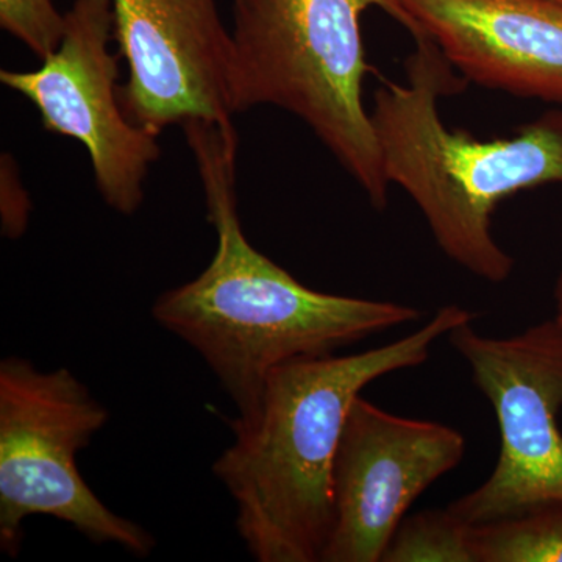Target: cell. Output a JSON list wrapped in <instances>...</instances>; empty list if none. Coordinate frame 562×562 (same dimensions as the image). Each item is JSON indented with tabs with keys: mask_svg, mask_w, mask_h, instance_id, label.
Returning <instances> with one entry per match:
<instances>
[{
	"mask_svg": "<svg viewBox=\"0 0 562 562\" xmlns=\"http://www.w3.org/2000/svg\"><path fill=\"white\" fill-rule=\"evenodd\" d=\"M181 128L217 247L205 271L162 292L151 314L201 355L238 414L257 406L266 380L280 366L336 353L424 317L402 303L312 290L255 249L238 214L235 125L190 121Z\"/></svg>",
	"mask_w": 562,
	"mask_h": 562,
	"instance_id": "cell-1",
	"label": "cell"
},
{
	"mask_svg": "<svg viewBox=\"0 0 562 562\" xmlns=\"http://www.w3.org/2000/svg\"><path fill=\"white\" fill-rule=\"evenodd\" d=\"M475 319L460 305L386 346L280 366L213 473L236 503V530L258 562H321L333 528V464L351 403L387 373L417 368L431 347Z\"/></svg>",
	"mask_w": 562,
	"mask_h": 562,
	"instance_id": "cell-2",
	"label": "cell"
},
{
	"mask_svg": "<svg viewBox=\"0 0 562 562\" xmlns=\"http://www.w3.org/2000/svg\"><path fill=\"white\" fill-rule=\"evenodd\" d=\"M413 38L406 83L386 81L373 95L384 176L419 206L450 260L487 283H503L514 260L492 235V214L517 192L562 184V110L547 111L512 138L450 131L439 99L464 91L468 80L431 40Z\"/></svg>",
	"mask_w": 562,
	"mask_h": 562,
	"instance_id": "cell-3",
	"label": "cell"
},
{
	"mask_svg": "<svg viewBox=\"0 0 562 562\" xmlns=\"http://www.w3.org/2000/svg\"><path fill=\"white\" fill-rule=\"evenodd\" d=\"M369 7L395 13L392 0H233L232 102L290 111L384 210L390 181L362 101Z\"/></svg>",
	"mask_w": 562,
	"mask_h": 562,
	"instance_id": "cell-4",
	"label": "cell"
},
{
	"mask_svg": "<svg viewBox=\"0 0 562 562\" xmlns=\"http://www.w3.org/2000/svg\"><path fill=\"white\" fill-rule=\"evenodd\" d=\"M110 413L69 369L40 371L21 357L0 362V549L21 553L24 522L49 516L91 542L149 557L146 528L111 512L88 486L76 457Z\"/></svg>",
	"mask_w": 562,
	"mask_h": 562,
	"instance_id": "cell-5",
	"label": "cell"
},
{
	"mask_svg": "<svg viewBox=\"0 0 562 562\" xmlns=\"http://www.w3.org/2000/svg\"><path fill=\"white\" fill-rule=\"evenodd\" d=\"M472 322L447 338L494 409L501 453L486 482L447 508L480 525L562 505V324L553 317L491 338Z\"/></svg>",
	"mask_w": 562,
	"mask_h": 562,
	"instance_id": "cell-6",
	"label": "cell"
},
{
	"mask_svg": "<svg viewBox=\"0 0 562 562\" xmlns=\"http://www.w3.org/2000/svg\"><path fill=\"white\" fill-rule=\"evenodd\" d=\"M58 49L38 69L0 70V81L40 111L47 132L83 144L95 187L106 205L132 216L144 201V181L160 158L155 133L128 120L122 109L121 55L114 40L113 0H76Z\"/></svg>",
	"mask_w": 562,
	"mask_h": 562,
	"instance_id": "cell-7",
	"label": "cell"
},
{
	"mask_svg": "<svg viewBox=\"0 0 562 562\" xmlns=\"http://www.w3.org/2000/svg\"><path fill=\"white\" fill-rule=\"evenodd\" d=\"M452 427L409 419L358 395L333 464V528L321 562H380L409 506L460 465Z\"/></svg>",
	"mask_w": 562,
	"mask_h": 562,
	"instance_id": "cell-8",
	"label": "cell"
},
{
	"mask_svg": "<svg viewBox=\"0 0 562 562\" xmlns=\"http://www.w3.org/2000/svg\"><path fill=\"white\" fill-rule=\"evenodd\" d=\"M113 11L128 120L155 135L190 121L233 124V40L214 0H113Z\"/></svg>",
	"mask_w": 562,
	"mask_h": 562,
	"instance_id": "cell-9",
	"label": "cell"
},
{
	"mask_svg": "<svg viewBox=\"0 0 562 562\" xmlns=\"http://www.w3.org/2000/svg\"><path fill=\"white\" fill-rule=\"evenodd\" d=\"M394 20L424 35L468 81L562 105V3L392 0Z\"/></svg>",
	"mask_w": 562,
	"mask_h": 562,
	"instance_id": "cell-10",
	"label": "cell"
},
{
	"mask_svg": "<svg viewBox=\"0 0 562 562\" xmlns=\"http://www.w3.org/2000/svg\"><path fill=\"white\" fill-rule=\"evenodd\" d=\"M475 562H562V505L472 525Z\"/></svg>",
	"mask_w": 562,
	"mask_h": 562,
	"instance_id": "cell-11",
	"label": "cell"
},
{
	"mask_svg": "<svg viewBox=\"0 0 562 562\" xmlns=\"http://www.w3.org/2000/svg\"><path fill=\"white\" fill-rule=\"evenodd\" d=\"M382 562H475L472 525L449 508L405 516L392 535Z\"/></svg>",
	"mask_w": 562,
	"mask_h": 562,
	"instance_id": "cell-12",
	"label": "cell"
},
{
	"mask_svg": "<svg viewBox=\"0 0 562 562\" xmlns=\"http://www.w3.org/2000/svg\"><path fill=\"white\" fill-rule=\"evenodd\" d=\"M0 27L44 60L61 44L66 16L52 0H0Z\"/></svg>",
	"mask_w": 562,
	"mask_h": 562,
	"instance_id": "cell-13",
	"label": "cell"
},
{
	"mask_svg": "<svg viewBox=\"0 0 562 562\" xmlns=\"http://www.w3.org/2000/svg\"><path fill=\"white\" fill-rule=\"evenodd\" d=\"M554 305H557V319L562 324V271L554 284Z\"/></svg>",
	"mask_w": 562,
	"mask_h": 562,
	"instance_id": "cell-14",
	"label": "cell"
},
{
	"mask_svg": "<svg viewBox=\"0 0 562 562\" xmlns=\"http://www.w3.org/2000/svg\"><path fill=\"white\" fill-rule=\"evenodd\" d=\"M557 2H561L562 3V0H557Z\"/></svg>",
	"mask_w": 562,
	"mask_h": 562,
	"instance_id": "cell-15",
	"label": "cell"
}]
</instances>
